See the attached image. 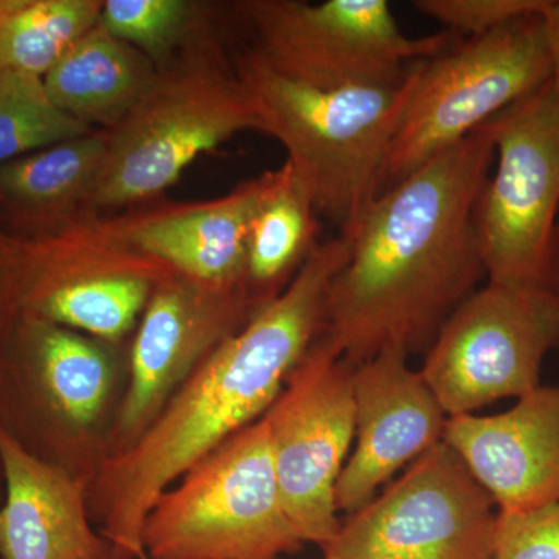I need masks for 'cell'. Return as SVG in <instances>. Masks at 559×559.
Instances as JSON below:
<instances>
[{
  "label": "cell",
  "instance_id": "6da1fadb",
  "mask_svg": "<svg viewBox=\"0 0 559 559\" xmlns=\"http://www.w3.org/2000/svg\"><path fill=\"white\" fill-rule=\"evenodd\" d=\"M491 120L371 201L347 230L323 334L349 366L428 349L485 275L476 205L495 162Z\"/></svg>",
  "mask_w": 559,
  "mask_h": 559
},
{
  "label": "cell",
  "instance_id": "8992f818",
  "mask_svg": "<svg viewBox=\"0 0 559 559\" xmlns=\"http://www.w3.org/2000/svg\"><path fill=\"white\" fill-rule=\"evenodd\" d=\"M550 79L540 13L511 21L423 61L390 153L385 189L535 94Z\"/></svg>",
  "mask_w": 559,
  "mask_h": 559
},
{
  "label": "cell",
  "instance_id": "7a4b0ae2",
  "mask_svg": "<svg viewBox=\"0 0 559 559\" xmlns=\"http://www.w3.org/2000/svg\"><path fill=\"white\" fill-rule=\"evenodd\" d=\"M344 235L316 246L288 285L202 360L138 439L102 466L95 500L114 559L145 557L142 528L157 496L235 433L264 417L322 336Z\"/></svg>",
  "mask_w": 559,
  "mask_h": 559
},
{
  "label": "cell",
  "instance_id": "83f0119b",
  "mask_svg": "<svg viewBox=\"0 0 559 559\" xmlns=\"http://www.w3.org/2000/svg\"><path fill=\"white\" fill-rule=\"evenodd\" d=\"M0 481H2V473H0Z\"/></svg>",
  "mask_w": 559,
  "mask_h": 559
},
{
  "label": "cell",
  "instance_id": "2e32d148",
  "mask_svg": "<svg viewBox=\"0 0 559 559\" xmlns=\"http://www.w3.org/2000/svg\"><path fill=\"white\" fill-rule=\"evenodd\" d=\"M271 183L267 171L221 200L132 219L114 231V242L164 261L204 285H249L250 226Z\"/></svg>",
  "mask_w": 559,
  "mask_h": 559
},
{
  "label": "cell",
  "instance_id": "4fadbf2b",
  "mask_svg": "<svg viewBox=\"0 0 559 559\" xmlns=\"http://www.w3.org/2000/svg\"><path fill=\"white\" fill-rule=\"evenodd\" d=\"M401 349L353 367L355 450L336 485L340 513H355L396 473L443 441L448 415Z\"/></svg>",
  "mask_w": 559,
  "mask_h": 559
},
{
  "label": "cell",
  "instance_id": "7c38bea8",
  "mask_svg": "<svg viewBox=\"0 0 559 559\" xmlns=\"http://www.w3.org/2000/svg\"><path fill=\"white\" fill-rule=\"evenodd\" d=\"M263 305L249 285H204L176 275L151 294L131 353V380L119 417L130 444L221 342Z\"/></svg>",
  "mask_w": 559,
  "mask_h": 559
},
{
  "label": "cell",
  "instance_id": "603a6c76",
  "mask_svg": "<svg viewBox=\"0 0 559 559\" xmlns=\"http://www.w3.org/2000/svg\"><path fill=\"white\" fill-rule=\"evenodd\" d=\"M547 0H417L415 9L440 22L451 33L471 38L503 27L528 14L543 13Z\"/></svg>",
  "mask_w": 559,
  "mask_h": 559
},
{
  "label": "cell",
  "instance_id": "e0dca14e",
  "mask_svg": "<svg viewBox=\"0 0 559 559\" xmlns=\"http://www.w3.org/2000/svg\"><path fill=\"white\" fill-rule=\"evenodd\" d=\"M159 72L146 55L114 38L100 22L69 47L44 76L51 102L94 130H114L156 84Z\"/></svg>",
  "mask_w": 559,
  "mask_h": 559
},
{
  "label": "cell",
  "instance_id": "9a60e30c",
  "mask_svg": "<svg viewBox=\"0 0 559 559\" xmlns=\"http://www.w3.org/2000/svg\"><path fill=\"white\" fill-rule=\"evenodd\" d=\"M0 559H114L87 516L83 481L0 428Z\"/></svg>",
  "mask_w": 559,
  "mask_h": 559
},
{
  "label": "cell",
  "instance_id": "5b68a950",
  "mask_svg": "<svg viewBox=\"0 0 559 559\" xmlns=\"http://www.w3.org/2000/svg\"><path fill=\"white\" fill-rule=\"evenodd\" d=\"M491 127L498 167L474 218L485 277L559 294V94L551 81Z\"/></svg>",
  "mask_w": 559,
  "mask_h": 559
},
{
  "label": "cell",
  "instance_id": "7402d4cb",
  "mask_svg": "<svg viewBox=\"0 0 559 559\" xmlns=\"http://www.w3.org/2000/svg\"><path fill=\"white\" fill-rule=\"evenodd\" d=\"M193 13V3L183 0H106L100 25L156 64L186 38Z\"/></svg>",
  "mask_w": 559,
  "mask_h": 559
},
{
  "label": "cell",
  "instance_id": "44dd1931",
  "mask_svg": "<svg viewBox=\"0 0 559 559\" xmlns=\"http://www.w3.org/2000/svg\"><path fill=\"white\" fill-rule=\"evenodd\" d=\"M91 132L51 102L40 76L0 73V165Z\"/></svg>",
  "mask_w": 559,
  "mask_h": 559
},
{
  "label": "cell",
  "instance_id": "ffe728a7",
  "mask_svg": "<svg viewBox=\"0 0 559 559\" xmlns=\"http://www.w3.org/2000/svg\"><path fill=\"white\" fill-rule=\"evenodd\" d=\"M102 10L100 0H0V73L44 79Z\"/></svg>",
  "mask_w": 559,
  "mask_h": 559
},
{
  "label": "cell",
  "instance_id": "30bf717a",
  "mask_svg": "<svg viewBox=\"0 0 559 559\" xmlns=\"http://www.w3.org/2000/svg\"><path fill=\"white\" fill-rule=\"evenodd\" d=\"M498 507L444 441L341 522L323 559H492Z\"/></svg>",
  "mask_w": 559,
  "mask_h": 559
},
{
  "label": "cell",
  "instance_id": "4316f807",
  "mask_svg": "<svg viewBox=\"0 0 559 559\" xmlns=\"http://www.w3.org/2000/svg\"><path fill=\"white\" fill-rule=\"evenodd\" d=\"M140 559H150V558H148V557H146V555H145V557H142V558H140Z\"/></svg>",
  "mask_w": 559,
  "mask_h": 559
},
{
  "label": "cell",
  "instance_id": "5bb4252c",
  "mask_svg": "<svg viewBox=\"0 0 559 559\" xmlns=\"http://www.w3.org/2000/svg\"><path fill=\"white\" fill-rule=\"evenodd\" d=\"M443 441L499 513H524L559 500V388L539 385L502 414L450 417Z\"/></svg>",
  "mask_w": 559,
  "mask_h": 559
},
{
  "label": "cell",
  "instance_id": "ac0fdd59",
  "mask_svg": "<svg viewBox=\"0 0 559 559\" xmlns=\"http://www.w3.org/2000/svg\"><path fill=\"white\" fill-rule=\"evenodd\" d=\"M108 131L91 132L0 165V209L25 229L49 234L86 205L108 153Z\"/></svg>",
  "mask_w": 559,
  "mask_h": 559
},
{
  "label": "cell",
  "instance_id": "ba28073f",
  "mask_svg": "<svg viewBox=\"0 0 559 559\" xmlns=\"http://www.w3.org/2000/svg\"><path fill=\"white\" fill-rule=\"evenodd\" d=\"M252 49L274 69L318 90L393 86L418 62L450 49L454 33L409 38L388 0H249L238 5Z\"/></svg>",
  "mask_w": 559,
  "mask_h": 559
},
{
  "label": "cell",
  "instance_id": "8fae6325",
  "mask_svg": "<svg viewBox=\"0 0 559 559\" xmlns=\"http://www.w3.org/2000/svg\"><path fill=\"white\" fill-rule=\"evenodd\" d=\"M352 374L322 333L263 417L286 516L301 543L320 549L342 522L336 485L355 441Z\"/></svg>",
  "mask_w": 559,
  "mask_h": 559
},
{
  "label": "cell",
  "instance_id": "9c48e42d",
  "mask_svg": "<svg viewBox=\"0 0 559 559\" xmlns=\"http://www.w3.org/2000/svg\"><path fill=\"white\" fill-rule=\"evenodd\" d=\"M559 345V294L487 283L441 325L419 373L448 418L539 388Z\"/></svg>",
  "mask_w": 559,
  "mask_h": 559
},
{
  "label": "cell",
  "instance_id": "d6986e66",
  "mask_svg": "<svg viewBox=\"0 0 559 559\" xmlns=\"http://www.w3.org/2000/svg\"><path fill=\"white\" fill-rule=\"evenodd\" d=\"M314 213L288 164L272 171L271 189L250 226L246 263L250 289L261 301L277 296L318 246Z\"/></svg>",
  "mask_w": 559,
  "mask_h": 559
},
{
  "label": "cell",
  "instance_id": "52a82bcc",
  "mask_svg": "<svg viewBox=\"0 0 559 559\" xmlns=\"http://www.w3.org/2000/svg\"><path fill=\"white\" fill-rule=\"evenodd\" d=\"M263 124L237 79L215 66L183 64L157 76L153 90L114 130L86 207L119 209L159 197L202 153Z\"/></svg>",
  "mask_w": 559,
  "mask_h": 559
},
{
  "label": "cell",
  "instance_id": "277c9868",
  "mask_svg": "<svg viewBox=\"0 0 559 559\" xmlns=\"http://www.w3.org/2000/svg\"><path fill=\"white\" fill-rule=\"evenodd\" d=\"M142 543L150 559H278L305 546L283 509L263 417L157 496Z\"/></svg>",
  "mask_w": 559,
  "mask_h": 559
},
{
  "label": "cell",
  "instance_id": "cb8c5ba5",
  "mask_svg": "<svg viewBox=\"0 0 559 559\" xmlns=\"http://www.w3.org/2000/svg\"><path fill=\"white\" fill-rule=\"evenodd\" d=\"M492 559H559V500L524 513H499Z\"/></svg>",
  "mask_w": 559,
  "mask_h": 559
},
{
  "label": "cell",
  "instance_id": "3957f363",
  "mask_svg": "<svg viewBox=\"0 0 559 559\" xmlns=\"http://www.w3.org/2000/svg\"><path fill=\"white\" fill-rule=\"evenodd\" d=\"M421 62L393 86L318 90L280 75L253 50L238 58L237 80L263 132L285 146L286 164L312 209L341 231L385 189L390 153Z\"/></svg>",
  "mask_w": 559,
  "mask_h": 559
},
{
  "label": "cell",
  "instance_id": "484cf974",
  "mask_svg": "<svg viewBox=\"0 0 559 559\" xmlns=\"http://www.w3.org/2000/svg\"><path fill=\"white\" fill-rule=\"evenodd\" d=\"M549 47L551 84L559 94V0H547L546 9L540 13Z\"/></svg>",
  "mask_w": 559,
  "mask_h": 559
},
{
  "label": "cell",
  "instance_id": "d4e9b609",
  "mask_svg": "<svg viewBox=\"0 0 559 559\" xmlns=\"http://www.w3.org/2000/svg\"><path fill=\"white\" fill-rule=\"evenodd\" d=\"M20 319L16 241L0 235V344Z\"/></svg>",
  "mask_w": 559,
  "mask_h": 559
}]
</instances>
